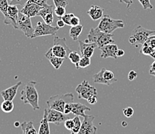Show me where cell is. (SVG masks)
Returning a JSON list of instances; mask_svg holds the SVG:
<instances>
[{
    "mask_svg": "<svg viewBox=\"0 0 155 134\" xmlns=\"http://www.w3.org/2000/svg\"><path fill=\"white\" fill-rule=\"evenodd\" d=\"M45 56H46V58H47L48 60H50L52 66H53L56 70H59V69L60 68V66H62V64H63V61H64L65 60V59H63V58H60L57 57V56H53L49 51L46 52V54H45Z\"/></svg>",
    "mask_w": 155,
    "mask_h": 134,
    "instance_id": "44dd1931",
    "label": "cell"
},
{
    "mask_svg": "<svg viewBox=\"0 0 155 134\" xmlns=\"http://www.w3.org/2000/svg\"><path fill=\"white\" fill-rule=\"evenodd\" d=\"M54 13L57 17L62 18L66 14V9L65 7H56V9H54Z\"/></svg>",
    "mask_w": 155,
    "mask_h": 134,
    "instance_id": "f546056e",
    "label": "cell"
},
{
    "mask_svg": "<svg viewBox=\"0 0 155 134\" xmlns=\"http://www.w3.org/2000/svg\"><path fill=\"white\" fill-rule=\"evenodd\" d=\"M54 6L53 5H48L46 6L43 7L41 10L39 11L37 14V16H40L41 18H44L46 15L50 13H54Z\"/></svg>",
    "mask_w": 155,
    "mask_h": 134,
    "instance_id": "484cf974",
    "label": "cell"
},
{
    "mask_svg": "<svg viewBox=\"0 0 155 134\" xmlns=\"http://www.w3.org/2000/svg\"><path fill=\"white\" fill-rule=\"evenodd\" d=\"M91 111V109L84 104L80 103H72V113L79 116L84 117L86 116L85 111Z\"/></svg>",
    "mask_w": 155,
    "mask_h": 134,
    "instance_id": "d6986e66",
    "label": "cell"
},
{
    "mask_svg": "<svg viewBox=\"0 0 155 134\" xmlns=\"http://www.w3.org/2000/svg\"><path fill=\"white\" fill-rule=\"evenodd\" d=\"M14 126H15V127H19V126H20L21 124L19 122H15V123H14Z\"/></svg>",
    "mask_w": 155,
    "mask_h": 134,
    "instance_id": "7dc6e473",
    "label": "cell"
},
{
    "mask_svg": "<svg viewBox=\"0 0 155 134\" xmlns=\"http://www.w3.org/2000/svg\"><path fill=\"white\" fill-rule=\"evenodd\" d=\"M134 109L132 108V107H126V108H124L123 109V113L124 115L126 117H127V118H130V117L134 115Z\"/></svg>",
    "mask_w": 155,
    "mask_h": 134,
    "instance_id": "d6a6232c",
    "label": "cell"
},
{
    "mask_svg": "<svg viewBox=\"0 0 155 134\" xmlns=\"http://www.w3.org/2000/svg\"><path fill=\"white\" fill-rule=\"evenodd\" d=\"M123 126H124V127H125V126H127V123H125V122H124L123 123Z\"/></svg>",
    "mask_w": 155,
    "mask_h": 134,
    "instance_id": "681fc988",
    "label": "cell"
},
{
    "mask_svg": "<svg viewBox=\"0 0 155 134\" xmlns=\"http://www.w3.org/2000/svg\"><path fill=\"white\" fill-rule=\"evenodd\" d=\"M29 0H13L12 2H10L9 3L12 4V5H24L26 2H28Z\"/></svg>",
    "mask_w": 155,
    "mask_h": 134,
    "instance_id": "60d3db41",
    "label": "cell"
},
{
    "mask_svg": "<svg viewBox=\"0 0 155 134\" xmlns=\"http://www.w3.org/2000/svg\"><path fill=\"white\" fill-rule=\"evenodd\" d=\"M65 25H66V24H65V22H63V20L61 19V18H60V19L57 20V22H56V26L60 28H60L64 27Z\"/></svg>",
    "mask_w": 155,
    "mask_h": 134,
    "instance_id": "ee69618b",
    "label": "cell"
},
{
    "mask_svg": "<svg viewBox=\"0 0 155 134\" xmlns=\"http://www.w3.org/2000/svg\"><path fill=\"white\" fill-rule=\"evenodd\" d=\"M151 76H153V77H155V72H152V73H150Z\"/></svg>",
    "mask_w": 155,
    "mask_h": 134,
    "instance_id": "c3c4849f",
    "label": "cell"
},
{
    "mask_svg": "<svg viewBox=\"0 0 155 134\" xmlns=\"http://www.w3.org/2000/svg\"><path fill=\"white\" fill-rule=\"evenodd\" d=\"M91 58L86 57V56H81L80 62L78 63V69L87 68V66L91 65Z\"/></svg>",
    "mask_w": 155,
    "mask_h": 134,
    "instance_id": "f1b7e54d",
    "label": "cell"
},
{
    "mask_svg": "<svg viewBox=\"0 0 155 134\" xmlns=\"http://www.w3.org/2000/svg\"><path fill=\"white\" fill-rule=\"evenodd\" d=\"M72 112V103H68L65 105L64 106V111L63 113L64 114H69Z\"/></svg>",
    "mask_w": 155,
    "mask_h": 134,
    "instance_id": "ab89813d",
    "label": "cell"
},
{
    "mask_svg": "<svg viewBox=\"0 0 155 134\" xmlns=\"http://www.w3.org/2000/svg\"><path fill=\"white\" fill-rule=\"evenodd\" d=\"M83 29H84V26L80 25V24L78 26H71L70 29V37H71L73 41L78 40L79 36L81 34Z\"/></svg>",
    "mask_w": 155,
    "mask_h": 134,
    "instance_id": "603a6c76",
    "label": "cell"
},
{
    "mask_svg": "<svg viewBox=\"0 0 155 134\" xmlns=\"http://www.w3.org/2000/svg\"><path fill=\"white\" fill-rule=\"evenodd\" d=\"M155 34L154 30H149L141 26H138L132 32L129 38V43L137 47L138 45H143L150 36Z\"/></svg>",
    "mask_w": 155,
    "mask_h": 134,
    "instance_id": "8992f818",
    "label": "cell"
},
{
    "mask_svg": "<svg viewBox=\"0 0 155 134\" xmlns=\"http://www.w3.org/2000/svg\"><path fill=\"white\" fill-rule=\"evenodd\" d=\"M28 2H33V3L37 4V5H40L42 7H45L46 5H48L47 0H29Z\"/></svg>",
    "mask_w": 155,
    "mask_h": 134,
    "instance_id": "8d00e7d4",
    "label": "cell"
},
{
    "mask_svg": "<svg viewBox=\"0 0 155 134\" xmlns=\"http://www.w3.org/2000/svg\"><path fill=\"white\" fill-rule=\"evenodd\" d=\"M137 76L138 74L137 72H135L134 70H131V71H130V73H128V80L130 81H133V80H134L137 77Z\"/></svg>",
    "mask_w": 155,
    "mask_h": 134,
    "instance_id": "f35d334b",
    "label": "cell"
},
{
    "mask_svg": "<svg viewBox=\"0 0 155 134\" xmlns=\"http://www.w3.org/2000/svg\"><path fill=\"white\" fill-rule=\"evenodd\" d=\"M87 102H88L90 104H95V103H97V95L91 96L89 97V98L87 99Z\"/></svg>",
    "mask_w": 155,
    "mask_h": 134,
    "instance_id": "b9f144b4",
    "label": "cell"
},
{
    "mask_svg": "<svg viewBox=\"0 0 155 134\" xmlns=\"http://www.w3.org/2000/svg\"><path fill=\"white\" fill-rule=\"evenodd\" d=\"M64 125L66 129H68V130L71 131V129H73V126H74V120L73 119H68L64 122Z\"/></svg>",
    "mask_w": 155,
    "mask_h": 134,
    "instance_id": "e575fe53",
    "label": "cell"
},
{
    "mask_svg": "<svg viewBox=\"0 0 155 134\" xmlns=\"http://www.w3.org/2000/svg\"><path fill=\"white\" fill-rule=\"evenodd\" d=\"M86 43H94L97 45V48L101 49L104 46L114 43V36L112 33H106L100 30L98 28H92L87 35Z\"/></svg>",
    "mask_w": 155,
    "mask_h": 134,
    "instance_id": "7a4b0ae2",
    "label": "cell"
},
{
    "mask_svg": "<svg viewBox=\"0 0 155 134\" xmlns=\"http://www.w3.org/2000/svg\"><path fill=\"white\" fill-rule=\"evenodd\" d=\"M80 18L74 15L71 19V22H70V26H76L80 25Z\"/></svg>",
    "mask_w": 155,
    "mask_h": 134,
    "instance_id": "74e56055",
    "label": "cell"
},
{
    "mask_svg": "<svg viewBox=\"0 0 155 134\" xmlns=\"http://www.w3.org/2000/svg\"><path fill=\"white\" fill-rule=\"evenodd\" d=\"M43 8V7L40 6V5H37L36 3L27 2L23 5L22 9L19 12H22L24 15H27L29 17L32 18L35 17V16H37L38 12L41 10Z\"/></svg>",
    "mask_w": 155,
    "mask_h": 134,
    "instance_id": "5bb4252c",
    "label": "cell"
},
{
    "mask_svg": "<svg viewBox=\"0 0 155 134\" xmlns=\"http://www.w3.org/2000/svg\"><path fill=\"white\" fill-rule=\"evenodd\" d=\"M75 90L78 93L79 99L87 100L91 96L97 95V89L93 86L90 85L87 80H83L82 83L76 87Z\"/></svg>",
    "mask_w": 155,
    "mask_h": 134,
    "instance_id": "30bf717a",
    "label": "cell"
},
{
    "mask_svg": "<svg viewBox=\"0 0 155 134\" xmlns=\"http://www.w3.org/2000/svg\"><path fill=\"white\" fill-rule=\"evenodd\" d=\"M17 29L23 32L26 37L32 39L33 32H34V29L32 27L31 18L20 12H19V18L17 20Z\"/></svg>",
    "mask_w": 155,
    "mask_h": 134,
    "instance_id": "ba28073f",
    "label": "cell"
},
{
    "mask_svg": "<svg viewBox=\"0 0 155 134\" xmlns=\"http://www.w3.org/2000/svg\"><path fill=\"white\" fill-rule=\"evenodd\" d=\"M49 123H50L48 122L46 109V108H45L43 119H42L41 122H40V124H39V132H38V134H50V126H49Z\"/></svg>",
    "mask_w": 155,
    "mask_h": 134,
    "instance_id": "ffe728a7",
    "label": "cell"
},
{
    "mask_svg": "<svg viewBox=\"0 0 155 134\" xmlns=\"http://www.w3.org/2000/svg\"><path fill=\"white\" fill-rule=\"evenodd\" d=\"M22 85V82H18L16 84L12 86V87L7 88L6 90H2L1 92V96L4 100H13L17 94L18 89Z\"/></svg>",
    "mask_w": 155,
    "mask_h": 134,
    "instance_id": "e0dca14e",
    "label": "cell"
},
{
    "mask_svg": "<svg viewBox=\"0 0 155 134\" xmlns=\"http://www.w3.org/2000/svg\"><path fill=\"white\" fill-rule=\"evenodd\" d=\"M1 109L5 113H9L14 109V103L12 100H4L1 104Z\"/></svg>",
    "mask_w": 155,
    "mask_h": 134,
    "instance_id": "cb8c5ba5",
    "label": "cell"
},
{
    "mask_svg": "<svg viewBox=\"0 0 155 134\" xmlns=\"http://www.w3.org/2000/svg\"><path fill=\"white\" fill-rule=\"evenodd\" d=\"M79 41L80 45V50L81 56H86V57L91 58L94 55V50L97 48V45L94 43H86L85 41Z\"/></svg>",
    "mask_w": 155,
    "mask_h": 134,
    "instance_id": "2e32d148",
    "label": "cell"
},
{
    "mask_svg": "<svg viewBox=\"0 0 155 134\" xmlns=\"http://www.w3.org/2000/svg\"><path fill=\"white\" fill-rule=\"evenodd\" d=\"M9 1L8 0H0V12L3 14L4 17H8V14H7V10H8V7H9Z\"/></svg>",
    "mask_w": 155,
    "mask_h": 134,
    "instance_id": "83f0119b",
    "label": "cell"
},
{
    "mask_svg": "<svg viewBox=\"0 0 155 134\" xmlns=\"http://www.w3.org/2000/svg\"><path fill=\"white\" fill-rule=\"evenodd\" d=\"M80 58H81V56L76 51H71L70 54H69L68 59L70 60V62H71L72 63L75 64L77 70H79L78 63L80 60Z\"/></svg>",
    "mask_w": 155,
    "mask_h": 134,
    "instance_id": "d4e9b609",
    "label": "cell"
},
{
    "mask_svg": "<svg viewBox=\"0 0 155 134\" xmlns=\"http://www.w3.org/2000/svg\"><path fill=\"white\" fill-rule=\"evenodd\" d=\"M48 51L53 56L57 57L67 59L71 50L67 46V40L65 38H60L59 36H55L53 39V46Z\"/></svg>",
    "mask_w": 155,
    "mask_h": 134,
    "instance_id": "5b68a950",
    "label": "cell"
},
{
    "mask_svg": "<svg viewBox=\"0 0 155 134\" xmlns=\"http://www.w3.org/2000/svg\"><path fill=\"white\" fill-rule=\"evenodd\" d=\"M104 9L102 7L98 6V5H93L91 8L87 11V14L91 18V19L94 21H97L101 19L104 15Z\"/></svg>",
    "mask_w": 155,
    "mask_h": 134,
    "instance_id": "ac0fdd59",
    "label": "cell"
},
{
    "mask_svg": "<svg viewBox=\"0 0 155 134\" xmlns=\"http://www.w3.org/2000/svg\"><path fill=\"white\" fill-rule=\"evenodd\" d=\"M36 81H29L21 91L20 100L23 103L29 104L33 110H39V93L36 88Z\"/></svg>",
    "mask_w": 155,
    "mask_h": 134,
    "instance_id": "6da1fadb",
    "label": "cell"
},
{
    "mask_svg": "<svg viewBox=\"0 0 155 134\" xmlns=\"http://www.w3.org/2000/svg\"><path fill=\"white\" fill-rule=\"evenodd\" d=\"M54 5L56 7H67L68 5L67 0H53Z\"/></svg>",
    "mask_w": 155,
    "mask_h": 134,
    "instance_id": "836d02e7",
    "label": "cell"
},
{
    "mask_svg": "<svg viewBox=\"0 0 155 134\" xmlns=\"http://www.w3.org/2000/svg\"><path fill=\"white\" fill-rule=\"evenodd\" d=\"M43 20H44V22H46L48 25H52V23L53 22V19H54V17H53V13L48 14L43 18Z\"/></svg>",
    "mask_w": 155,
    "mask_h": 134,
    "instance_id": "d590c367",
    "label": "cell"
},
{
    "mask_svg": "<svg viewBox=\"0 0 155 134\" xmlns=\"http://www.w3.org/2000/svg\"><path fill=\"white\" fill-rule=\"evenodd\" d=\"M60 28L57 26H53L52 25H48L46 22H38L34 28V32L32 39L43 36H54L59 30Z\"/></svg>",
    "mask_w": 155,
    "mask_h": 134,
    "instance_id": "9c48e42d",
    "label": "cell"
},
{
    "mask_svg": "<svg viewBox=\"0 0 155 134\" xmlns=\"http://www.w3.org/2000/svg\"><path fill=\"white\" fill-rule=\"evenodd\" d=\"M21 127L22 129L23 134H38V132L36 130L35 127L33 126V122H23L21 123Z\"/></svg>",
    "mask_w": 155,
    "mask_h": 134,
    "instance_id": "7402d4cb",
    "label": "cell"
},
{
    "mask_svg": "<svg viewBox=\"0 0 155 134\" xmlns=\"http://www.w3.org/2000/svg\"><path fill=\"white\" fill-rule=\"evenodd\" d=\"M7 14H8V17L4 19V23L5 25H12L14 29H17V20L19 14V10L17 5L9 4Z\"/></svg>",
    "mask_w": 155,
    "mask_h": 134,
    "instance_id": "4fadbf2b",
    "label": "cell"
},
{
    "mask_svg": "<svg viewBox=\"0 0 155 134\" xmlns=\"http://www.w3.org/2000/svg\"><path fill=\"white\" fill-rule=\"evenodd\" d=\"M117 1H120V2H123V3L126 4L127 9H130V6L134 3L133 0H117Z\"/></svg>",
    "mask_w": 155,
    "mask_h": 134,
    "instance_id": "7bdbcfd3",
    "label": "cell"
},
{
    "mask_svg": "<svg viewBox=\"0 0 155 134\" xmlns=\"http://www.w3.org/2000/svg\"><path fill=\"white\" fill-rule=\"evenodd\" d=\"M73 120H74V126H73V129L70 131V134H78L80 130V128H81V121H80V118L79 116H76L74 118H73Z\"/></svg>",
    "mask_w": 155,
    "mask_h": 134,
    "instance_id": "4316f807",
    "label": "cell"
},
{
    "mask_svg": "<svg viewBox=\"0 0 155 134\" xmlns=\"http://www.w3.org/2000/svg\"><path fill=\"white\" fill-rule=\"evenodd\" d=\"M124 53L125 52L124 49H118L117 55V57H121V56H124Z\"/></svg>",
    "mask_w": 155,
    "mask_h": 134,
    "instance_id": "f6af8a7d",
    "label": "cell"
},
{
    "mask_svg": "<svg viewBox=\"0 0 155 134\" xmlns=\"http://www.w3.org/2000/svg\"><path fill=\"white\" fill-rule=\"evenodd\" d=\"M93 81L95 83L110 86L117 81V80L115 78L114 73L111 70L102 68L100 72L93 76Z\"/></svg>",
    "mask_w": 155,
    "mask_h": 134,
    "instance_id": "52a82bcc",
    "label": "cell"
},
{
    "mask_svg": "<svg viewBox=\"0 0 155 134\" xmlns=\"http://www.w3.org/2000/svg\"><path fill=\"white\" fill-rule=\"evenodd\" d=\"M138 1L140 2V3L141 4V5L144 9H152L153 8V5L150 3V0H138Z\"/></svg>",
    "mask_w": 155,
    "mask_h": 134,
    "instance_id": "1f68e13d",
    "label": "cell"
},
{
    "mask_svg": "<svg viewBox=\"0 0 155 134\" xmlns=\"http://www.w3.org/2000/svg\"><path fill=\"white\" fill-rule=\"evenodd\" d=\"M73 100L74 96L73 93L59 94L50 97L47 100L46 104L49 108L63 113L65 105L68 103H73Z\"/></svg>",
    "mask_w": 155,
    "mask_h": 134,
    "instance_id": "3957f363",
    "label": "cell"
},
{
    "mask_svg": "<svg viewBox=\"0 0 155 134\" xmlns=\"http://www.w3.org/2000/svg\"><path fill=\"white\" fill-rule=\"evenodd\" d=\"M152 72H155V60H154V62H153V63L150 65V71H149V73H152Z\"/></svg>",
    "mask_w": 155,
    "mask_h": 134,
    "instance_id": "bcb514c9",
    "label": "cell"
},
{
    "mask_svg": "<svg viewBox=\"0 0 155 134\" xmlns=\"http://www.w3.org/2000/svg\"><path fill=\"white\" fill-rule=\"evenodd\" d=\"M94 116L86 115L84 117V121L81 124V128L78 134H96L97 128L94 124Z\"/></svg>",
    "mask_w": 155,
    "mask_h": 134,
    "instance_id": "7c38bea8",
    "label": "cell"
},
{
    "mask_svg": "<svg viewBox=\"0 0 155 134\" xmlns=\"http://www.w3.org/2000/svg\"><path fill=\"white\" fill-rule=\"evenodd\" d=\"M74 15H74L73 13L65 14V15H63L61 19H63V22H65V24H66V25H67V26H70V22H71V19H72V18L74 16Z\"/></svg>",
    "mask_w": 155,
    "mask_h": 134,
    "instance_id": "4dcf8cb0",
    "label": "cell"
},
{
    "mask_svg": "<svg viewBox=\"0 0 155 134\" xmlns=\"http://www.w3.org/2000/svg\"><path fill=\"white\" fill-rule=\"evenodd\" d=\"M118 47L115 43H111L104 46L101 49V57L103 59H107V58H114V60L117 59V53Z\"/></svg>",
    "mask_w": 155,
    "mask_h": 134,
    "instance_id": "9a60e30c",
    "label": "cell"
},
{
    "mask_svg": "<svg viewBox=\"0 0 155 134\" xmlns=\"http://www.w3.org/2000/svg\"><path fill=\"white\" fill-rule=\"evenodd\" d=\"M124 27V22L122 19H114L109 15H104L101 19L97 28L106 33H113L116 29Z\"/></svg>",
    "mask_w": 155,
    "mask_h": 134,
    "instance_id": "277c9868",
    "label": "cell"
},
{
    "mask_svg": "<svg viewBox=\"0 0 155 134\" xmlns=\"http://www.w3.org/2000/svg\"><path fill=\"white\" fill-rule=\"evenodd\" d=\"M46 109L48 122L55 124L56 126H59L61 123H64L67 119H70V117L67 116V114H64L63 113L60 112L58 110L50 109L49 107L46 108Z\"/></svg>",
    "mask_w": 155,
    "mask_h": 134,
    "instance_id": "8fae6325",
    "label": "cell"
}]
</instances>
